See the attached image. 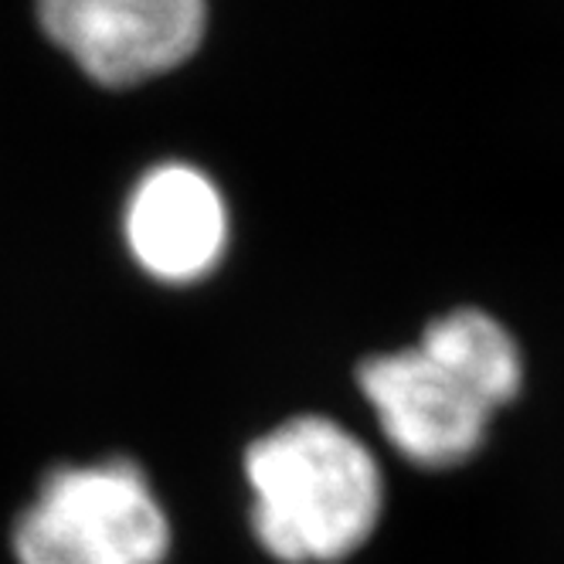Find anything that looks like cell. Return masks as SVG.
Masks as SVG:
<instances>
[{
    "mask_svg": "<svg viewBox=\"0 0 564 564\" xmlns=\"http://www.w3.org/2000/svg\"><path fill=\"white\" fill-rule=\"evenodd\" d=\"M208 18V0H34L48 45L102 89H133L187 65Z\"/></svg>",
    "mask_w": 564,
    "mask_h": 564,
    "instance_id": "cell-3",
    "label": "cell"
},
{
    "mask_svg": "<svg viewBox=\"0 0 564 564\" xmlns=\"http://www.w3.org/2000/svg\"><path fill=\"white\" fill-rule=\"evenodd\" d=\"M174 517L133 456L52 466L18 510V564H171Z\"/></svg>",
    "mask_w": 564,
    "mask_h": 564,
    "instance_id": "cell-2",
    "label": "cell"
},
{
    "mask_svg": "<svg viewBox=\"0 0 564 564\" xmlns=\"http://www.w3.org/2000/svg\"><path fill=\"white\" fill-rule=\"evenodd\" d=\"M249 534L275 564H347L388 513L378 453L344 422L303 412L259 432L241 453Z\"/></svg>",
    "mask_w": 564,
    "mask_h": 564,
    "instance_id": "cell-1",
    "label": "cell"
},
{
    "mask_svg": "<svg viewBox=\"0 0 564 564\" xmlns=\"http://www.w3.org/2000/svg\"><path fill=\"white\" fill-rule=\"evenodd\" d=\"M357 391L398 459L449 473L487 446L497 412L419 344L375 354L357 368Z\"/></svg>",
    "mask_w": 564,
    "mask_h": 564,
    "instance_id": "cell-4",
    "label": "cell"
},
{
    "mask_svg": "<svg viewBox=\"0 0 564 564\" xmlns=\"http://www.w3.org/2000/svg\"><path fill=\"white\" fill-rule=\"evenodd\" d=\"M419 347L449 368L500 415L523 391V354L497 316L476 306H459L435 316L422 330Z\"/></svg>",
    "mask_w": 564,
    "mask_h": 564,
    "instance_id": "cell-6",
    "label": "cell"
},
{
    "mask_svg": "<svg viewBox=\"0 0 564 564\" xmlns=\"http://www.w3.org/2000/svg\"><path fill=\"white\" fill-rule=\"evenodd\" d=\"M123 238L150 279L164 286H194L228 252L231 218L225 194L205 171L184 160L156 164L127 197Z\"/></svg>",
    "mask_w": 564,
    "mask_h": 564,
    "instance_id": "cell-5",
    "label": "cell"
}]
</instances>
